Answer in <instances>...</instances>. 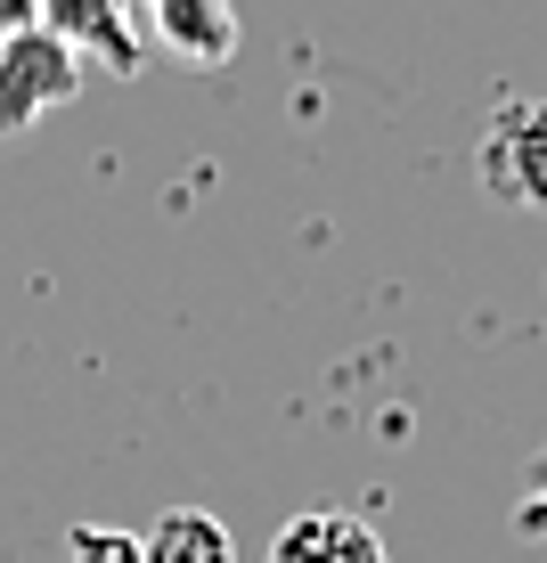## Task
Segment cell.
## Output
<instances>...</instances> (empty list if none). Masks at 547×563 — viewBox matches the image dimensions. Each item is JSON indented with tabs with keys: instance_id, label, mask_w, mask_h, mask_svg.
I'll list each match as a JSON object with an SVG mask.
<instances>
[{
	"instance_id": "cell-1",
	"label": "cell",
	"mask_w": 547,
	"mask_h": 563,
	"mask_svg": "<svg viewBox=\"0 0 547 563\" xmlns=\"http://www.w3.org/2000/svg\"><path fill=\"white\" fill-rule=\"evenodd\" d=\"M74 90H83V49H74L57 25L50 33L17 25L9 42H0V140L33 131L50 107H66Z\"/></svg>"
},
{
	"instance_id": "cell-2",
	"label": "cell",
	"mask_w": 547,
	"mask_h": 563,
	"mask_svg": "<svg viewBox=\"0 0 547 563\" xmlns=\"http://www.w3.org/2000/svg\"><path fill=\"white\" fill-rule=\"evenodd\" d=\"M474 172L499 205L547 212V99H506L491 114V131H482Z\"/></svg>"
},
{
	"instance_id": "cell-3",
	"label": "cell",
	"mask_w": 547,
	"mask_h": 563,
	"mask_svg": "<svg viewBox=\"0 0 547 563\" xmlns=\"http://www.w3.org/2000/svg\"><path fill=\"white\" fill-rule=\"evenodd\" d=\"M262 563H393V555H384L376 522L319 507V515L278 522V539H270V555H262Z\"/></svg>"
},
{
	"instance_id": "cell-4",
	"label": "cell",
	"mask_w": 547,
	"mask_h": 563,
	"mask_svg": "<svg viewBox=\"0 0 547 563\" xmlns=\"http://www.w3.org/2000/svg\"><path fill=\"white\" fill-rule=\"evenodd\" d=\"M155 9V33L188 57V66H221L238 49V9L229 0H147Z\"/></svg>"
},
{
	"instance_id": "cell-5",
	"label": "cell",
	"mask_w": 547,
	"mask_h": 563,
	"mask_svg": "<svg viewBox=\"0 0 547 563\" xmlns=\"http://www.w3.org/2000/svg\"><path fill=\"white\" fill-rule=\"evenodd\" d=\"M140 555L147 563H238V548H229V522L212 507H164L140 531Z\"/></svg>"
},
{
	"instance_id": "cell-6",
	"label": "cell",
	"mask_w": 547,
	"mask_h": 563,
	"mask_svg": "<svg viewBox=\"0 0 547 563\" xmlns=\"http://www.w3.org/2000/svg\"><path fill=\"white\" fill-rule=\"evenodd\" d=\"M66 563H147L140 555V531H107V522H83L66 539Z\"/></svg>"
},
{
	"instance_id": "cell-7",
	"label": "cell",
	"mask_w": 547,
	"mask_h": 563,
	"mask_svg": "<svg viewBox=\"0 0 547 563\" xmlns=\"http://www.w3.org/2000/svg\"><path fill=\"white\" fill-rule=\"evenodd\" d=\"M515 522H523V531H532V539H547V465H539L532 498H523V507H515Z\"/></svg>"
}]
</instances>
